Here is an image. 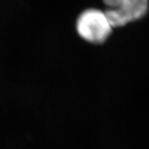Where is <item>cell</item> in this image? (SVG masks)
Returning a JSON list of instances; mask_svg holds the SVG:
<instances>
[{
  "mask_svg": "<svg viewBox=\"0 0 149 149\" xmlns=\"http://www.w3.org/2000/svg\"><path fill=\"white\" fill-rule=\"evenodd\" d=\"M112 29L105 13L96 8L82 12L76 21V31L80 37L93 44L104 42L110 36Z\"/></svg>",
  "mask_w": 149,
  "mask_h": 149,
  "instance_id": "obj_1",
  "label": "cell"
},
{
  "mask_svg": "<svg viewBox=\"0 0 149 149\" xmlns=\"http://www.w3.org/2000/svg\"><path fill=\"white\" fill-rule=\"evenodd\" d=\"M103 1H104V3L109 8H116L128 3L130 0H103Z\"/></svg>",
  "mask_w": 149,
  "mask_h": 149,
  "instance_id": "obj_3",
  "label": "cell"
},
{
  "mask_svg": "<svg viewBox=\"0 0 149 149\" xmlns=\"http://www.w3.org/2000/svg\"><path fill=\"white\" fill-rule=\"evenodd\" d=\"M149 8V0H131L117 8H108L104 13L112 27H123L144 17Z\"/></svg>",
  "mask_w": 149,
  "mask_h": 149,
  "instance_id": "obj_2",
  "label": "cell"
}]
</instances>
